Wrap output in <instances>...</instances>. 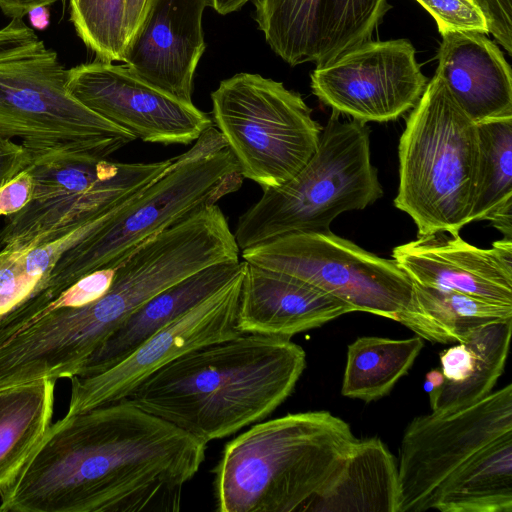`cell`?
Returning a JSON list of instances; mask_svg holds the SVG:
<instances>
[{"label":"cell","instance_id":"1","mask_svg":"<svg viewBox=\"0 0 512 512\" xmlns=\"http://www.w3.org/2000/svg\"><path fill=\"white\" fill-rule=\"evenodd\" d=\"M205 450L126 399L65 415L0 489V511L178 512Z\"/></svg>","mask_w":512,"mask_h":512},{"label":"cell","instance_id":"2","mask_svg":"<svg viewBox=\"0 0 512 512\" xmlns=\"http://www.w3.org/2000/svg\"><path fill=\"white\" fill-rule=\"evenodd\" d=\"M305 366L289 338L241 333L179 356L125 399L207 444L270 415Z\"/></svg>","mask_w":512,"mask_h":512},{"label":"cell","instance_id":"3","mask_svg":"<svg viewBox=\"0 0 512 512\" xmlns=\"http://www.w3.org/2000/svg\"><path fill=\"white\" fill-rule=\"evenodd\" d=\"M357 438L328 411L290 413L228 442L214 469L219 512H306Z\"/></svg>","mask_w":512,"mask_h":512},{"label":"cell","instance_id":"4","mask_svg":"<svg viewBox=\"0 0 512 512\" xmlns=\"http://www.w3.org/2000/svg\"><path fill=\"white\" fill-rule=\"evenodd\" d=\"M68 69L21 18L0 29V136L20 140L30 165L108 158L136 138L67 89Z\"/></svg>","mask_w":512,"mask_h":512},{"label":"cell","instance_id":"5","mask_svg":"<svg viewBox=\"0 0 512 512\" xmlns=\"http://www.w3.org/2000/svg\"><path fill=\"white\" fill-rule=\"evenodd\" d=\"M242 181L221 133L209 127L188 151L174 157L162 176L97 218L56 261L34 295L52 298L92 272L113 268L150 237L236 192Z\"/></svg>","mask_w":512,"mask_h":512},{"label":"cell","instance_id":"6","mask_svg":"<svg viewBox=\"0 0 512 512\" xmlns=\"http://www.w3.org/2000/svg\"><path fill=\"white\" fill-rule=\"evenodd\" d=\"M340 115L332 110L304 167L280 186L264 189L239 217L234 237L241 251L291 233L330 230L340 214L382 197L369 127Z\"/></svg>","mask_w":512,"mask_h":512},{"label":"cell","instance_id":"7","mask_svg":"<svg viewBox=\"0 0 512 512\" xmlns=\"http://www.w3.org/2000/svg\"><path fill=\"white\" fill-rule=\"evenodd\" d=\"M477 155L476 123L435 74L406 118L398 146L394 205L412 218L418 237L456 234L469 223Z\"/></svg>","mask_w":512,"mask_h":512},{"label":"cell","instance_id":"8","mask_svg":"<svg viewBox=\"0 0 512 512\" xmlns=\"http://www.w3.org/2000/svg\"><path fill=\"white\" fill-rule=\"evenodd\" d=\"M242 258L308 282L354 311L394 320L424 340L456 342L420 307L412 280L394 259L379 257L330 230L277 237L242 250Z\"/></svg>","mask_w":512,"mask_h":512},{"label":"cell","instance_id":"9","mask_svg":"<svg viewBox=\"0 0 512 512\" xmlns=\"http://www.w3.org/2000/svg\"><path fill=\"white\" fill-rule=\"evenodd\" d=\"M213 119L243 178L262 189L297 174L315 153L322 126L300 94L259 74L238 73L211 94Z\"/></svg>","mask_w":512,"mask_h":512},{"label":"cell","instance_id":"10","mask_svg":"<svg viewBox=\"0 0 512 512\" xmlns=\"http://www.w3.org/2000/svg\"><path fill=\"white\" fill-rule=\"evenodd\" d=\"M174 157L153 163L69 157L29 166V201L5 217L0 250L51 242L122 205L162 176Z\"/></svg>","mask_w":512,"mask_h":512},{"label":"cell","instance_id":"11","mask_svg":"<svg viewBox=\"0 0 512 512\" xmlns=\"http://www.w3.org/2000/svg\"><path fill=\"white\" fill-rule=\"evenodd\" d=\"M512 433V385L467 406L415 417L399 447L398 512L430 510L445 480L483 447Z\"/></svg>","mask_w":512,"mask_h":512},{"label":"cell","instance_id":"12","mask_svg":"<svg viewBox=\"0 0 512 512\" xmlns=\"http://www.w3.org/2000/svg\"><path fill=\"white\" fill-rule=\"evenodd\" d=\"M313 94L362 123L388 122L412 109L428 83L406 39L366 41L310 75Z\"/></svg>","mask_w":512,"mask_h":512},{"label":"cell","instance_id":"13","mask_svg":"<svg viewBox=\"0 0 512 512\" xmlns=\"http://www.w3.org/2000/svg\"><path fill=\"white\" fill-rule=\"evenodd\" d=\"M243 271L110 369L89 377L69 378L71 389L65 415L125 399L144 379L179 356L241 334L237 311Z\"/></svg>","mask_w":512,"mask_h":512},{"label":"cell","instance_id":"14","mask_svg":"<svg viewBox=\"0 0 512 512\" xmlns=\"http://www.w3.org/2000/svg\"><path fill=\"white\" fill-rule=\"evenodd\" d=\"M67 89L84 106L144 142L186 145L212 126L211 118L193 103L169 97L125 64L96 59L68 69Z\"/></svg>","mask_w":512,"mask_h":512},{"label":"cell","instance_id":"15","mask_svg":"<svg viewBox=\"0 0 512 512\" xmlns=\"http://www.w3.org/2000/svg\"><path fill=\"white\" fill-rule=\"evenodd\" d=\"M270 48L290 66L323 65L372 40L387 0H253Z\"/></svg>","mask_w":512,"mask_h":512},{"label":"cell","instance_id":"16","mask_svg":"<svg viewBox=\"0 0 512 512\" xmlns=\"http://www.w3.org/2000/svg\"><path fill=\"white\" fill-rule=\"evenodd\" d=\"M207 6V0H151L125 47V65L169 97L192 104L194 74L206 47Z\"/></svg>","mask_w":512,"mask_h":512},{"label":"cell","instance_id":"17","mask_svg":"<svg viewBox=\"0 0 512 512\" xmlns=\"http://www.w3.org/2000/svg\"><path fill=\"white\" fill-rule=\"evenodd\" d=\"M392 257L414 283L512 305L511 239L483 249L439 232L395 247Z\"/></svg>","mask_w":512,"mask_h":512},{"label":"cell","instance_id":"18","mask_svg":"<svg viewBox=\"0 0 512 512\" xmlns=\"http://www.w3.org/2000/svg\"><path fill=\"white\" fill-rule=\"evenodd\" d=\"M350 312L355 311L349 304L308 282L244 261L237 311L241 333L290 339Z\"/></svg>","mask_w":512,"mask_h":512},{"label":"cell","instance_id":"19","mask_svg":"<svg viewBox=\"0 0 512 512\" xmlns=\"http://www.w3.org/2000/svg\"><path fill=\"white\" fill-rule=\"evenodd\" d=\"M438 75L462 111L475 123L512 117L511 68L486 34H441Z\"/></svg>","mask_w":512,"mask_h":512},{"label":"cell","instance_id":"20","mask_svg":"<svg viewBox=\"0 0 512 512\" xmlns=\"http://www.w3.org/2000/svg\"><path fill=\"white\" fill-rule=\"evenodd\" d=\"M243 268L244 261L239 260L215 263L160 291L93 352L76 376L89 377L110 369L160 329L226 286Z\"/></svg>","mask_w":512,"mask_h":512},{"label":"cell","instance_id":"21","mask_svg":"<svg viewBox=\"0 0 512 512\" xmlns=\"http://www.w3.org/2000/svg\"><path fill=\"white\" fill-rule=\"evenodd\" d=\"M306 512H398L396 459L380 439H357Z\"/></svg>","mask_w":512,"mask_h":512},{"label":"cell","instance_id":"22","mask_svg":"<svg viewBox=\"0 0 512 512\" xmlns=\"http://www.w3.org/2000/svg\"><path fill=\"white\" fill-rule=\"evenodd\" d=\"M511 331L510 321L486 323L440 354L444 383L435 399L437 409L461 408L492 392L504 371Z\"/></svg>","mask_w":512,"mask_h":512},{"label":"cell","instance_id":"23","mask_svg":"<svg viewBox=\"0 0 512 512\" xmlns=\"http://www.w3.org/2000/svg\"><path fill=\"white\" fill-rule=\"evenodd\" d=\"M431 509L512 512V433L489 443L442 484Z\"/></svg>","mask_w":512,"mask_h":512},{"label":"cell","instance_id":"24","mask_svg":"<svg viewBox=\"0 0 512 512\" xmlns=\"http://www.w3.org/2000/svg\"><path fill=\"white\" fill-rule=\"evenodd\" d=\"M56 381L43 378L0 390V489L14 479L52 424Z\"/></svg>","mask_w":512,"mask_h":512},{"label":"cell","instance_id":"25","mask_svg":"<svg viewBox=\"0 0 512 512\" xmlns=\"http://www.w3.org/2000/svg\"><path fill=\"white\" fill-rule=\"evenodd\" d=\"M476 125L478 155L469 223L488 220L512 240V117Z\"/></svg>","mask_w":512,"mask_h":512},{"label":"cell","instance_id":"26","mask_svg":"<svg viewBox=\"0 0 512 512\" xmlns=\"http://www.w3.org/2000/svg\"><path fill=\"white\" fill-rule=\"evenodd\" d=\"M424 347L421 336L392 339L364 336L349 344L341 393L364 402L389 394Z\"/></svg>","mask_w":512,"mask_h":512},{"label":"cell","instance_id":"27","mask_svg":"<svg viewBox=\"0 0 512 512\" xmlns=\"http://www.w3.org/2000/svg\"><path fill=\"white\" fill-rule=\"evenodd\" d=\"M413 293L420 307L456 342L473 328L512 318V305L491 302L453 290L425 287L413 282Z\"/></svg>","mask_w":512,"mask_h":512},{"label":"cell","instance_id":"28","mask_svg":"<svg viewBox=\"0 0 512 512\" xmlns=\"http://www.w3.org/2000/svg\"><path fill=\"white\" fill-rule=\"evenodd\" d=\"M77 35L104 62L121 61L127 44L125 0H69Z\"/></svg>","mask_w":512,"mask_h":512},{"label":"cell","instance_id":"29","mask_svg":"<svg viewBox=\"0 0 512 512\" xmlns=\"http://www.w3.org/2000/svg\"><path fill=\"white\" fill-rule=\"evenodd\" d=\"M435 19L441 34L451 31L489 34L484 12L471 0H416Z\"/></svg>","mask_w":512,"mask_h":512},{"label":"cell","instance_id":"30","mask_svg":"<svg viewBox=\"0 0 512 512\" xmlns=\"http://www.w3.org/2000/svg\"><path fill=\"white\" fill-rule=\"evenodd\" d=\"M33 189L29 167L0 187V215L8 216L19 211L31 198Z\"/></svg>","mask_w":512,"mask_h":512},{"label":"cell","instance_id":"31","mask_svg":"<svg viewBox=\"0 0 512 512\" xmlns=\"http://www.w3.org/2000/svg\"><path fill=\"white\" fill-rule=\"evenodd\" d=\"M30 166L28 155L20 143L0 136V187Z\"/></svg>","mask_w":512,"mask_h":512},{"label":"cell","instance_id":"32","mask_svg":"<svg viewBox=\"0 0 512 512\" xmlns=\"http://www.w3.org/2000/svg\"><path fill=\"white\" fill-rule=\"evenodd\" d=\"M491 8L489 34L512 55V0H488Z\"/></svg>","mask_w":512,"mask_h":512},{"label":"cell","instance_id":"33","mask_svg":"<svg viewBox=\"0 0 512 512\" xmlns=\"http://www.w3.org/2000/svg\"><path fill=\"white\" fill-rule=\"evenodd\" d=\"M150 3L151 0H125V32L127 42L143 21Z\"/></svg>","mask_w":512,"mask_h":512},{"label":"cell","instance_id":"34","mask_svg":"<svg viewBox=\"0 0 512 512\" xmlns=\"http://www.w3.org/2000/svg\"><path fill=\"white\" fill-rule=\"evenodd\" d=\"M56 0H0V9L12 18H23L31 10L39 6H49Z\"/></svg>","mask_w":512,"mask_h":512},{"label":"cell","instance_id":"35","mask_svg":"<svg viewBox=\"0 0 512 512\" xmlns=\"http://www.w3.org/2000/svg\"><path fill=\"white\" fill-rule=\"evenodd\" d=\"M208 6L213 8L220 15H227L229 13L238 11L247 2L253 0H207Z\"/></svg>","mask_w":512,"mask_h":512},{"label":"cell","instance_id":"36","mask_svg":"<svg viewBox=\"0 0 512 512\" xmlns=\"http://www.w3.org/2000/svg\"><path fill=\"white\" fill-rule=\"evenodd\" d=\"M444 383L441 370L433 369L425 375L424 389L429 394V399L436 395Z\"/></svg>","mask_w":512,"mask_h":512},{"label":"cell","instance_id":"37","mask_svg":"<svg viewBox=\"0 0 512 512\" xmlns=\"http://www.w3.org/2000/svg\"><path fill=\"white\" fill-rule=\"evenodd\" d=\"M30 21L36 28L43 29L49 23V11L47 6H39L31 10L29 13Z\"/></svg>","mask_w":512,"mask_h":512},{"label":"cell","instance_id":"38","mask_svg":"<svg viewBox=\"0 0 512 512\" xmlns=\"http://www.w3.org/2000/svg\"><path fill=\"white\" fill-rule=\"evenodd\" d=\"M472 2L476 3L481 10L484 12L488 26H490L491 23V8L488 0H471Z\"/></svg>","mask_w":512,"mask_h":512},{"label":"cell","instance_id":"39","mask_svg":"<svg viewBox=\"0 0 512 512\" xmlns=\"http://www.w3.org/2000/svg\"><path fill=\"white\" fill-rule=\"evenodd\" d=\"M65 1H66V0H62L63 4H65Z\"/></svg>","mask_w":512,"mask_h":512}]
</instances>
